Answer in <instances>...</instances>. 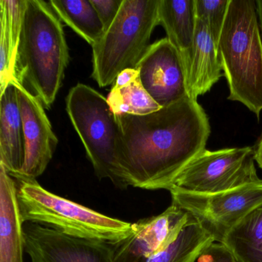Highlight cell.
I'll return each mask as SVG.
<instances>
[{
	"instance_id": "6",
	"label": "cell",
	"mask_w": 262,
	"mask_h": 262,
	"mask_svg": "<svg viewBox=\"0 0 262 262\" xmlns=\"http://www.w3.org/2000/svg\"><path fill=\"white\" fill-rule=\"evenodd\" d=\"M67 111L99 179L117 188L128 185L119 162L120 128L108 100L94 89L79 83L69 92Z\"/></svg>"
},
{
	"instance_id": "19",
	"label": "cell",
	"mask_w": 262,
	"mask_h": 262,
	"mask_svg": "<svg viewBox=\"0 0 262 262\" xmlns=\"http://www.w3.org/2000/svg\"><path fill=\"white\" fill-rule=\"evenodd\" d=\"M49 3L61 22L70 27L92 47L105 33L91 0H51Z\"/></svg>"
},
{
	"instance_id": "5",
	"label": "cell",
	"mask_w": 262,
	"mask_h": 262,
	"mask_svg": "<svg viewBox=\"0 0 262 262\" xmlns=\"http://www.w3.org/2000/svg\"><path fill=\"white\" fill-rule=\"evenodd\" d=\"M160 0H123L110 28L93 48V74L101 88L114 83L124 70L136 69L155 28Z\"/></svg>"
},
{
	"instance_id": "27",
	"label": "cell",
	"mask_w": 262,
	"mask_h": 262,
	"mask_svg": "<svg viewBox=\"0 0 262 262\" xmlns=\"http://www.w3.org/2000/svg\"><path fill=\"white\" fill-rule=\"evenodd\" d=\"M257 16H258L259 27H260V36L262 39V0H256Z\"/></svg>"
},
{
	"instance_id": "15",
	"label": "cell",
	"mask_w": 262,
	"mask_h": 262,
	"mask_svg": "<svg viewBox=\"0 0 262 262\" xmlns=\"http://www.w3.org/2000/svg\"><path fill=\"white\" fill-rule=\"evenodd\" d=\"M23 226L16 181L0 165V262H23Z\"/></svg>"
},
{
	"instance_id": "7",
	"label": "cell",
	"mask_w": 262,
	"mask_h": 262,
	"mask_svg": "<svg viewBox=\"0 0 262 262\" xmlns=\"http://www.w3.org/2000/svg\"><path fill=\"white\" fill-rule=\"evenodd\" d=\"M254 161V149L249 146L205 149L181 171L170 189L211 194L260 183Z\"/></svg>"
},
{
	"instance_id": "23",
	"label": "cell",
	"mask_w": 262,
	"mask_h": 262,
	"mask_svg": "<svg viewBox=\"0 0 262 262\" xmlns=\"http://www.w3.org/2000/svg\"><path fill=\"white\" fill-rule=\"evenodd\" d=\"M91 2L106 31L117 16L123 0H91Z\"/></svg>"
},
{
	"instance_id": "2",
	"label": "cell",
	"mask_w": 262,
	"mask_h": 262,
	"mask_svg": "<svg viewBox=\"0 0 262 262\" xmlns=\"http://www.w3.org/2000/svg\"><path fill=\"white\" fill-rule=\"evenodd\" d=\"M70 62L63 27L50 3L27 0L16 61V79L51 108Z\"/></svg>"
},
{
	"instance_id": "1",
	"label": "cell",
	"mask_w": 262,
	"mask_h": 262,
	"mask_svg": "<svg viewBox=\"0 0 262 262\" xmlns=\"http://www.w3.org/2000/svg\"><path fill=\"white\" fill-rule=\"evenodd\" d=\"M119 162L128 186L169 191L181 171L205 151L209 120L197 101L185 97L145 116L116 115Z\"/></svg>"
},
{
	"instance_id": "16",
	"label": "cell",
	"mask_w": 262,
	"mask_h": 262,
	"mask_svg": "<svg viewBox=\"0 0 262 262\" xmlns=\"http://www.w3.org/2000/svg\"><path fill=\"white\" fill-rule=\"evenodd\" d=\"M159 21L179 51L187 73L197 25L195 0H160Z\"/></svg>"
},
{
	"instance_id": "20",
	"label": "cell",
	"mask_w": 262,
	"mask_h": 262,
	"mask_svg": "<svg viewBox=\"0 0 262 262\" xmlns=\"http://www.w3.org/2000/svg\"><path fill=\"white\" fill-rule=\"evenodd\" d=\"M107 100L116 115L145 116L162 108L147 93L139 77L122 88L112 89Z\"/></svg>"
},
{
	"instance_id": "26",
	"label": "cell",
	"mask_w": 262,
	"mask_h": 262,
	"mask_svg": "<svg viewBox=\"0 0 262 262\" xmlns=\"http://www.w3.org/2000/svg\"><path fill=\"white\" fill-rule=\"evenodd\" d=\"M254 160L262 169V136L254 149Z\"/></svg>"
},
{
	"instance_id": "25",
	"label": "cell",
	"mask_w": 262,
	"mask_h": 262,
	"mask_svg": "<svg viewBox=\"0 0 262 262\" xmlns=\"http://www.w3.org/2000/svg\"><path fill=\"white\" fill-rule=\"evenodd\" d=\"M139 77V71L136 69H128L122 71L116 78L113 88L119 89L131 83L135 79Z\"/></svg>"
},
{
	"instance_id": "9",
	"label": "cell",
	"mask_w": 262,
	"mask_h": 262,
	"mask_svg": "<svg viewBox=\"0 0 262 262\" xmlns=\"http://www.w3.org/2000/svg\"><path fill=\"white\" fill-rule=\"evenodd\" d=\"M24 248L31 262H114L111 244L24 223Z\"/></svg>"
},
{
	"instance_id": "8",
	"label": "cell",
	"mask_w": 262,
	"mask_h": 262,
	"mask_svg": "<svg viewBox=\"0 0 262 262\" xmlns=\"http://www.w3.org/2000/svg\"><path fill=\"white\" fill-rule=\"evenodd\" d=\"M169 191L172 203L191 213L219 243L251 210L262 203V182L211 194L176 188Z\"/></svg>"
},
{
	"instance_id": "17",
	"label": "cell",
	"mask_w": 262,
	"mask_h": 262,
	"mask_svg": "<svg viewBox=\"0 0 262 262\" xmlns=\"http://www.w3.org/2000/svg\"><path fill=\"white\" fill-rule=\"evenodd\" d=\"M222 244L237 262H262V203L227 234Z\"/></svg>"
},
{
	"instance_id": "13",
	"label": "cell",
	"mask_w": 262,
	"mask_h": 262,
	"mask_svg": "<svg viewBox=\"0 0 262 262\" xmlns=\"http://www.w3.org/2000/svg\"><path fill=\"white\" fill-rule=\"evenodd\" d=\"M0 101V165L14 177L24 166L26 148L17 89L13 82Z\"/></svg>"
},
{
	"instance_id": "14",
	"label": "cell",
	"mask_w": 262,
	"mask_h": 262,
	"mask_svg": "<svg viewBox=\"0 0 262 262\" xmlns=\"http://www.w3.org/2000/svg\"><path fill=\"white\" fill-rule=\"evenodd\" d=\"M222 76L217 44L207 26L197 19L194 44L186 73L188 97L197 101L198 97L208 93Z\"/></svg>"
},
{
	"instance_id": "18",
	"label": "cell",
	"mask_w": 262,
	"mask_h": 262,
	"mask_svg": "<svg viewBox=\"0 0 262 262\" xmlns=\"http://www.w3.org/2000/svg\"><path fill=\"white\" fill-rule=\"evenodd\" d=\"M214 242L212 234L193 216L174 242L145 262H195Z\"/></svg>"
},
{
	"instance_id": "10",
	"label": "cell",
	"mask_w": 262,
	"mask_h": 262,
	"mask_svg": "<svg viewBox=\"0 0 262 262\" xmlns=\"http://www.w3.org/2000/svg\"><path fill=\"white\" fill-rule=\"evenodd\" d=\"M136 69L147 93L162 108L188 97L182 57L168 38L151 44Z\"/></svg>"
},
{
	"instance_id": "21",
	"label": "cell",
	"mask_w": 262,
	"mask_h": 262,
	"mask_svg": "<svg viewBox=\"0 0 262 262\" xmlns=\"http://www.w3.org/2000/svg\"><path fill=\"white\" fill-rule=\"evenodd\" d=\"M0 93L16 79V61L18 48L13 43L5 15L0 12Z\"/></svg>"
},
{
	"instance_id": "4",
	"label": "cell",
	"mask_w": 262,
	"mask_h": 262,
	"mask_svg": "<svg viewBox=\"0 0 262 262\" xmlns=\"http://www.w3.org/2000/svg\"><path fill=\"white\" fill-rule=\"evenodd\" d=\"M22 223H37L61 232L114 244L128 237L133 224L108 217L42 188L36 180H16Z\"/></svg>"
},
{
	"instance_id": "12",
	"label": "cell",
	"mask_w": 262,
	"mask_h": 262,
	"mask_svg": "<svg viewBox=\"0 0 262 262\" xmlns=\"http://www.w3.org/2000/svg\"><path fill=\"white\" fill-rule=\"evenodd\" d=\"M13 83L17 89L26 148L24 166L19 174L13 178L16 180H36L47 169L59 141L40 99L17 79Z\"/></svg>"
},
{
	"instance_id": "3",
	"label": "cell",
	"mask_w": 262,
	"mask_h": 262,
	"mask_svg": "<svg viewBox=\"0 0 262 262\" xmlns=\"http://www.w3.org/2000/svg\"><path fill=\"white\" fill-rule=\"evenodd\" d=\"M229 100L260 118L262 111V39L255 1L230 0L217 44Z\"/></svg>"
},
{
	"instance_id": "24",
	"label": "cell",
	"mask_w": 262,
	"mask_h": 262,
	"mask_svg": "<svg viewBox=\"0 0 262 262\" xmlns=\"http://www.w3.org/2000/svg\"><path fill=\"white\" fill-rule=\"evenodd\" d=\"M199 262H237L232 253L222 243H212L199 257Z\"/></svg>"
},
{
	"instance_id": "22",
	"label": "cell",
	"mask_w": 262,
	"mask_h": 262,
	"mask_svg": "<svg viewBox=\"0 0 262 262\" xmlns=\"http://www.w3.org/2000/svg\"><path fill=\"white\" fill-rule=\"evenodd\" d=\"M230 0H195L197 19L205 24L217 44L228 13Z\"/></svg>"
},
{
	"instance_id": "11",
	"label": "cell",
	"mask_w": 262,
	"mask_h": 262,
	"mask_svg": "<svg viewBox=\"0 0 262 262\" xmlns=\"http://www.w3.org/2000/svg\"><path fill=\"white\" fill-rule=\"evenodd\" d=\"M193 215L174 203L159 215L133 223V231L111 244L114 262H145L176 241Z\"/></svg>"
}]
</instances>
